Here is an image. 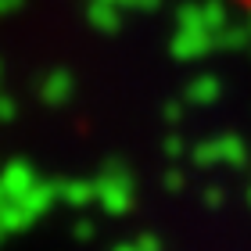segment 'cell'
I'll return each mask as SVG.
<instances>
[{
  "label": "cell",
  "mask_w": 251,
  "mask_h": 251,
  "mask_svg": "<svg viewBox=\"0 0 251 251\" xmlns=\"http://www.w3.org/2000/svg\"><path fill=\"white\" fill-rule=\"evenodd\" d=\"M241 4H244V7H248V11H251V0H241Z\"/></svg>",
  "instance_id": "6da1fadb"
}]
</instances>
